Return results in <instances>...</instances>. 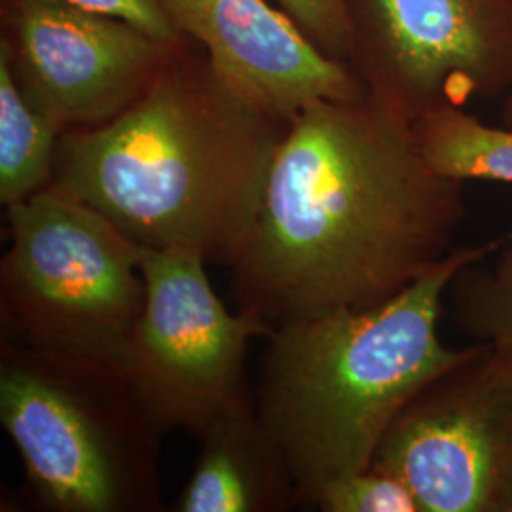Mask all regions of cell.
Listing matches in <instances>:
<instances>
[{
    "label": "cell",
    "instance_id": "1",
    "mask_svg": "<svg viewBox=\"0 0 512 512\" xmlns=\"http://www.w3.org/2000/svg\"><path fill=\"white\" fill-rule=\"evenodd\" d=\"M465 183L425 162L414 122L370 95L289 120L230 268L238 310L272 329L403 293L450 255Z\"/></svg>",
    "mask_w": 512,
    "mask_h": 512
},
{
    "label": "cell",
    "instance_id": "2",
    "mask_svg": "<svg viewBox=\"0 0 512 512\" xmlns=\"http://www.w3.org/2000/svg\"><path fill=\"white\" fill-rule=\"evenodd\" d=\"M287 124L241 101L181 42L128 109L61 135L54 184L143 249L232 268Z\"/></svg>",
    "mask_w": 512,
    "mask_h": 512
},
{
    "label": "cell",
    "instance_id": "3",
    "mask_svg": "<svg viewBox=\"0 0 512 512\" xmlns=\"http://www.w3.org/2000/svg\"><path fill=\"white\" fill-rule=\"evenodd\" d=\"M503 241L459 245L380 306L296 321L266 338L256 414L291 465L300 507L311 509L332 480L370 469L404 404L478 351L480 342H442L440 310L454 279Z\"/></svg>",
    "mask_w": 512,
    "mask_h": 512
},
{
    "label": "cell",
    "instance_id": "4",
    "mask_svg": "<svg viewBox=\"0 0 512 512\" xmlns=\"http://www.w3.org/2000/svg\"><path fill=\"white\" fill-rule=\"evenodd\" d=\"M0 421L50 512H160V425L118 361L0 344Z\"/></svg>",
    "mask_w": 512,
    "mask_h": 512
},
{
    "label": "cell",
    "instance_id": "5",
    "mask_svg": "<svg viewBox=\"0 0 512 512\" xmlns=\"http://www.w3.org/2000/svg\"><path fill=\"white\" fill-rule=\"evenodd\" d=\"M6 220L0 344L118 361L145 306L143 247L54 183Z\"/></svg>",
    "mask_w": 512,
    "mask_h": 512
},
{
    "label": "cell",
    "instance_id": "6",
    "mask_svg": "<svg viewBox=\"0 0 512 512\" xmlns=\"http://www.w3.org/2000/svg\"><path fill=\"white\" fill-rule=\"evenodd\" d=\"M145 306L118 365L165 435L200 437L220 416L255 406L245 361L253 338L274 329L230 311L215 293L203 256L141 251Z\"/></svg>",
    "mask_w": 512,
    "mask_h": 512
},
{
    "label": "cell",
    "instance_id": "7",
    "mask_svg": "<svg viewBox=\"0 0 512 512\" xmlns=\"http://www.w3.org/2000/svg\"><path fill=\"white\" fill-rule=\"evenodd\" d=\"M349 67L410 122L512 86V0H344Z\"/></svg>",
    "mask_w": 512,
    "mask_h": 512
},
{
    "label": "cell",
    "instance_id": "8",
    "mask_svg": "<svg viewBox=\"0 0 512 512\" xmlns=\"http://www.w3.org/2000/svg\"><path fill=\"white\" fill-rule=\"evenodd\" d=\"M372 467L420 512H512V363L482 344L404 404Z\"/></svg>",
    "mask_w": 512,
    "mask_h": 512
},
{
    "label": "cell",
    "instance_id": "9",
    "mask_svg": "<svg viewBox=\"0 0 512 512\" xmlns=\"http://www.w3.org/2000/svg\"><path fill=\"white\" fill-rule=\"evenodd\" d=\"M0 46L19 88L63 131L101 126L135 103L181 44L63 0H12Z\"/></svg>",
    "mask_w": 512,
    "mask_h": 512
},
{
    "label": "cell",
    "instance_id": "10",
    "mask_svg": "<svg viewBox=\"0 0 512 512\" xmlns=\"http://www.w3.org/2000/svg\"><path fill=\"white\" fill-rule=\"evenodd\" d=\"M181 37L203 48L220 82L289 122L319 101L368 95L346 61L321 50L272 0H162Z\"/></svg>",
    "mask_w": 512,
    "mask_h": 512
},
{
    "label": "cell",
    "instance_id": "11",
    "mask_svg": "<svg viewBox=\"0 0 512 512\" xmlns=\"http://www.w3.org/2000/svg\"><path fill=\"white\" fill-rule=\"evenodd\" d=\"M173 512H289L300 507L291 465L255 406L213 421Z\"/></svg>",
    "mask_w": 512,
    "mask_h": 512
},
{
    "label": "cell",
    "instance_id": "12",
    "mask_svg": "<svg viewBox=\"0 0 512 512\" xmlns=\"http://www.w3.org/2000/svg\"><path fill=\"white\" fill-rule=\"evenodd\" d=\"M65 131L19 88L0 46V202H23L54 183L55 154Z\"/></svg>",
    "mask_w": 512,
    "mask_h": 512
},
{
    "label": "cell",
    "instance_id": "13",
    "mask_svg": "<svg viewBox=\"0 0 512 512\" xmlns=\"http://www.w3.org/2000/svg\"><path fill=\"white\" fill-rule=\"evenodd\" d=\"M425 162L459 183L512 184V128L484 124L465 107L431 110L414 122Z\"/></svg>",
    "mask_w": 512,
    "mask_h": 512
},
{
    "label": "cell",
    "instance_id": "14",
    "mask_svg": "<svg viewBox=\"0 0 512 512\" xmlns=\"http://www.w3.org/2000/svg\"><path fill=\"white\" fill-rule=\"evenodd\" d=\"M459 325L512 363V230L494 266L463 270L450 285Z\"/></svg>",
    "mask_w": 512,
    "mask_h": 512
},
{
    "label": "cell",
    "instance_id": "15",
    "mask_svg": "<svg viewBox=\"0 0 512 512\" xmlns=\"http://www.w3.org/2000/svg\"><path fill=\"white\" fill-rule=\"evenodd\" d=\"M323 512H420L412 490L399 476L370 467L327 484L313 501Z\"/></svg>",
    "mask_w": 512,
    "mask_h": 512
},
{
    "label": "cell",
    "instance_id": "16",
    "mask_svg": "<svg viewBox=\"0 0 512 512\" xmlns=\"http://www.w3.org/2000/svg\"><path fill=\"white\" fill-rule=\"evenodd\" d=\"M327 54L349 61L353 33L344 0H272ZM349 65V63H348Z\"/></svg>",
    "mask_w": 512,
    "mask_h": 512
},
{
    "label": "cell",
    "instance_id": "17",
    "mask_svg": "<svg viewBox=\"0 0 512 512\" xmlns=\"http://www.w3.org/2000/svg\"><path fill=\"white\" fill-rule=\"evenodd\" d=\"M74 8L120 19L165 44H179L184 38L167 18L162 0H63Z\"/></svg>",
    "mask_w": 512,
    "mask_h": 512
},
{
    "label": "cell",
    "instance_id": "18",
    "mask_svg": "<svg viewBox=\"0 0 512 512\" xmlns=\"http://www.w3.org/2000/svg\"><path fill=\"white\" fill-rule=\"evenodd\" d=\"M503 122H505V126L512 128V86L511 90L507 92V101L503 107Z\"/></svg>",
    "mask_w": 512,
    "mask_h": 512
}]
</instances>
